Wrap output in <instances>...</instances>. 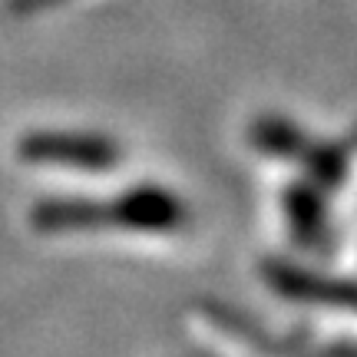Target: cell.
<instances>
[{
	"label": "cell",
	"mask_w": 357,
	"mask_h": 357,
	"mask_svg": "<svg viewBox=\"0 0 357 357\" xmlns=\"http://www.w3.org/2000/svg\"><path fill=\"white\" fill-rule=\"evenodd\" d=\"M24 155L33 162H60V166H102L109 159L102 142H77V139H53V136H37L24 142Z\"/></svg>",
	"instance_id": "cell-1"
}]
</instances>
